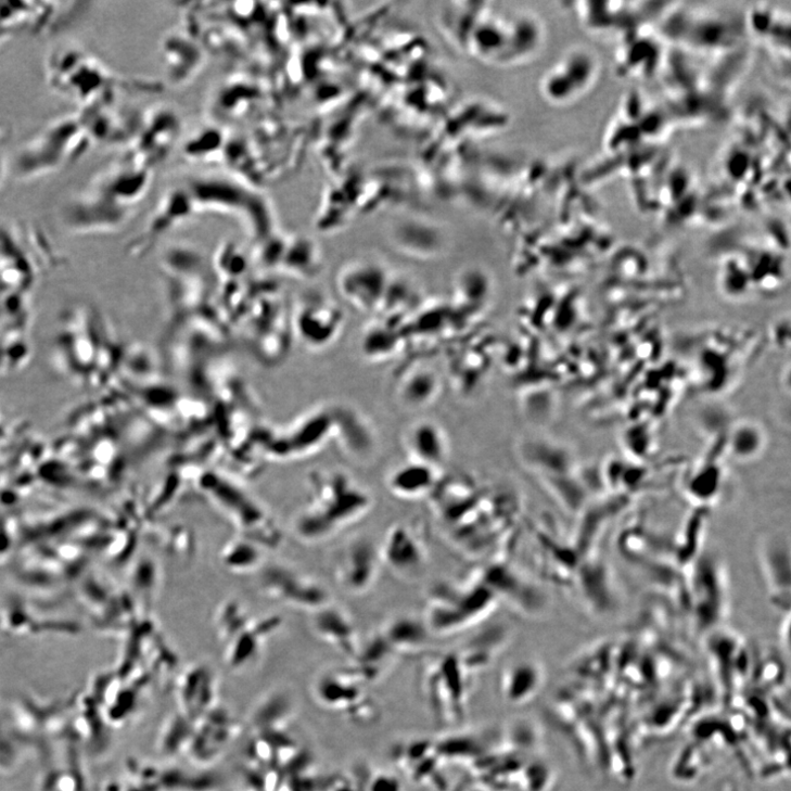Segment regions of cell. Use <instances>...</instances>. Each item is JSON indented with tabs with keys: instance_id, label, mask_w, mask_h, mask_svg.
<instances>
[{
	"instance_id": "cell-1",
	"label": "cell",
	"mask_w": 791,
	"mask_h": 791,
	"mask_svg": "<svg viewBox=\"0 0 791 791\" xmlns=\"http://www.w3.org/2000/svg\"><path fill=\"white\" fill-rule=\"evenodd\" d=\"M307 499L293 519L294 536L307 545L330 539L372 508L371 494L345 473L316 471L307 481Z\"/></svg>"
},
{
	"instance_id": "cell-2",
	"label": "cell",
	"mask_w": 791,
	"mask_h": 791,
	"mask_svg": "<svg viewBox=\"0 0 791 791\" xmlns=\"http://www.w3.org/2000/svg\"><path fill=\"white\" fill-rule=\"evenodd\" d=\"M499 601L483 584L438 583L429 590L423 621L432 636H451L484 622Z\"/></svg>"
},
{
	"instance_id": "cell-3",
	"label": "cell",
	"mask_w": 791,
	"mask_h": 791,
	"mask_svg": "<svg viewBox=\"0 0 791 791\" xmlns=\"http://www.w3.org/2000/svg\"><path fill=\"white\" fill-rule=\"evenodd\" d=\"M94 143L79 116L61 118L26 144L15 161L21 179L36 180L78 160Z\"/></svg>"
},
{
	"instance_id": "cell-4",
	"label": "cell",
	"mask_w": 791,
	"mask_h": 791,
	"mask_svg": "<svg viewBox=\"0 0 791 791\" xmlns=\"http://www.w3.org/2000/svg\"><path fill=\"white\" fill-rule=\"evenodd\" d=\"M197 485L242 538L264 549H273L280 543L278 527L266 509L226 475L214 471L203 473Z\"/></svg>"
},
{
	"instance_id": "cell-5",
	"label": "cell",
	"mask_w": 791,
	"mask_h": 791,
	"mask_svg": "<svg viewBox=\"0 0 791 791\" xmlns=\"http://www.w3.org/2000/svg\"><path fill=\"white\" fill-rule=\"evenodd\" d=\"M53 90L81 109L107 104L118 80L98 59L74 48L62 49L48 62Z\"/></svg>"
},
{
	"instance_id": "cell-6",
	"label": "cell",
	"mask_w": 791,
	"mask_h": 791,
	"mask_svg": "<svg viewBox=\"0 0 791 791\" xmlns=\"http://www.w3.org/2000/svg\"><path fill=\"white\" fill-rule=\"evenodd\" d=\"M281 626L282 620L276 614L254 617L241 602H224L217 610L215 627L225 647L227 666L241 672L254 664L264 645Z\"/></svg>"
},
{
	"instance_id": "cell-7",
	"label": "cell",
	"mask_w": 791,
	"mask_h": 791,
	"mask_svg": "<svg viewBox=\"0 0 791 791\" xmlns=\"http://www.w3.org/2000/svg\"><path fill=\"white\" fill-rule=\"evenodd\" d=\"M258 587L264 596L311 614L331 603L328 589L316 578L285 563L264 564Z\"/></svg>"
},
{
	"instance_id": "cell-8",
	"label": "cell",
	"mask_w": 791,
	"mask_h": 791,
	"mask_svg": "<svg viewBox=\"0 0 791 791\" xmlns=\"http://www.w3.org/2000/svg\"><path fill=\"white\" fill-rule=\"evenodd\" d=\"M128 213L129 207L92 184L63 206L61 221L69 232L76 234L104 233L122 227Z\"/></svg>"
},
{
	"instance_id": "cell-9",
	"label": "cell",
	"mask_w": 791,
	"mask_h": 791,
	"mask_svg": "<svg viewBox=\"0 0 791 791\" xmlns=\"http://www.w3.org/2000/svg\"><path fill=\"white\" fill-rule=\"evenodd\" d=\"M549 71L543 81L544 95L557 105H569L592 90L600 76V63L590 50L578 48Z\"/></svg>"
},
{
	"instance_id": "cell-10",
	"label": "cell",
	"mask_w": 791,
	"mask_h": 791,
	"mask_svg": "<svg viewBox=\"0 0 791 791\" xmlns=\"http://www.w3.org/2000/svg\"><path fill=\"white\" fill-rule=\"evenodd\" d=\"M382 564L380 546L368 536L352 538L333 561L336 584L349 595H363L377 584Z\"/></svg>"
},
{
	"instance_id": "cell-11",
	"label": "cell",
	"mask_w": 791,
	"mask_h": 791,
	"mask_svg": "<svg viewBox=\"0 0 791 791\" xmlns=\"http://www.w3.org/2000/svg\"><path fill=\"white\" fill-rule=\"evenodd\" d=\"M243 730V725L228 710L218 705L194 723L186 757L195 768L207 769L222 757Z\"/></svg>"
},
{
	"instance_id": "cell-12",
	"label": "cell",
	"mask_w": 791,
	"mask_h": 791,
	"mask_svg": "<svg viewBox=\"0 0 791 791\" xmlns=\"http://www.w3.org/2000/svg\"><path fill=\"white\" fill-rule=\"evenodd\" d=\"M392 278L384 266L375 260H356L341 269L336 289L350 306L363 312L382 308Z\"/></svg>"
},
{
	"instance_id": "cell-13",
	"label": "cell",
	"mask_w": 791,
	"mask_h": 791,
	"mask_svg": "<svg viewBox=\"0 0 791 791\" xmlns=\"http://www.w3.org/2000/svg\"><path fill=\"white\" fill-rule=\"evenodd\" d=\"M472 578L518 612L536 614L543 610L544 597L539 588L503 561H493Z\"/></svg>"
},
{
	"instance_id": "cell-14",
	"label": "cell",
	"mask_w": 791,
	"mask_h": 791,
	"mask_svg": "<svg viewBox=\"0 0 791 791\" xmlns=\"http://www.w3.org/2000/svg\"><path fill=\"white\" fill-rule=\"evenodd\" d=\"M342 324L340 309L321 294L305 295L295 308V332L307 348L322 349L332 344Z\"/></svg>"
},
{
	"instance_id": "cell-15",
	"label": "cell",
	"mask_w": 791,
	"mask_h": 791,
	"mask_svg": "<svg viewBox=\"0 0 791 791\" xmlns=\"http://www.w3.org/2000/svg\"><path fill=\"white\" fill-rule=\"evenodd\" d=\"M218 686V678L210 666L203 663L189 665L175 680L176 711L195 723L220 705Z\"/></svg>"
},
{
	"instance_id": "cell-16",
	"label": "cell",
	"mask_w": 791,
	"mask_h": 791,
	"mask_svg": "<svg viewBox=\"0 0 791 791\" xmlns=\"http://www.w3.org/2000/svg\"><path fill=\"white\" fill-rule=\"evenodd\" d=\"M382 564L404 579H416L428 565V552L422 539L407 523L390 527L381 546Z\"/></svg>"
},
{
	"instance_id": "cell-17",
	"label": "cell",
	"mask_w": 791,
	"mask_h": 791,
	"mask_svg": "<svg viewBox=\"0 0 791 791\" xmlns=\"http://www.w3.org/2000/svg\"><path fill=\"white\" fill-rule=\"evenodd\" d=\"M365 685L361 677L347 667L319 675L312 692L316 701L324 709L357 717L358 709L365 702Z\"/></svg>"
},
{
	"instance_id": "cell-18",
	"label": "cell",
	"mask_w": 791,
	"mask_h": 791,
	"mask_svg": "<svg viewBox=\"0 0 791 791\" xmlns=\"http://www.w3.org/2000/svg\"><path fill=\"white\" fill-rule=\"evenodd\" d=\"M136 774L141 784L154 791H219L221 787L220 779L207 769L145 765L138 767Z\"/></svg>"
},
{
	"instance_id": "cell-19",
	"label": "cell",
	"mask_w": 791,
	"mask_h": 791,
	"mask_svg": "<svg viewBox=\"0 0 791 791\" xmlns=\"http://www.w3.org/2000/svg\"><path fill=\"white\" fill-rule=\"evenodd\" d=\"M316 636L346 658L354 660L361 647L357 626L350 615L333 602L312 613Z\"/></svg>"
},
{
	"instance_id": "cell-20",
	"label": "cell",
	"mask_w": 791,
	"mask_h": 791,
	"mask_svg": "<svg viewBox=\"0 0 791 791\" xmlns=\"http://www.w3.org/2000/svg\"><path fill=\"white\" fill-rule=\"evenodd\" d=\"M409 461L439 470L449 458V439L442 426L430 420L413 423L406 432Z\"/></svg>"
},
{
	"instance_id": "cell-21",
	"label": "cell",
	"mask_w": 791,
	"mask_h": 791,
	"mask_svg": "<svg viewBox=\"0 0 791 791\" xmlns=\"http://www.w3.org/2000/svg\"><path fill=\"white\" fill-rule=\"evenodd\" d=\"M335 432L345 452L355 460L368 462L377 456L378 435L362 416L349 411L343 412L337 420L334 419Z\"/></svg>"
},
{
	"instance_id": "cell-22",
	"label": "cell",
	"mask_w": 791,
	"mask_h": 791,
	"mask_svg": "<svg viewBox=\"0 0 791 791\" xmlns=\"http://www.w3.org/2000/svg\"><path fill=\"white\" fill-rule=\"evenodd\" d=\"M53 4L0 2V43L25 29L42 31L55 13Z\"/></svg>"
},
{
	"instance_id": "cell-23",
	"label": "cell",
	"mask_w": 791,
	"mask_h": 791,
	"mask_svg": "<svg viewBox=\"0 0 791 791\" xmlns=\"http://www.w3.org/2000/svg\"><path fill=\"white\" fill-rule=\"evenodd\" d=\"M439 479H442L439 470L408 461L391 473L387 487L397 498L418 500L430 497Z\"/></svg>"
},
{
	"instance_id": "cell-24",
	"label": "cell",
	"mask_w": 791,
	"mask_h": 791,
	"mask_svg": "<svg viewBox=\"0 0 791 791\" xmlns=\"http://www.w3.org/2000/svg\"><path fill=\"white\" fill-rule=\"evenodd\" d=\"M294 717L291 697L284 691H275L261 698L250 717L252 735L290 730Z\"/></svg>"
},
{
	"instance_id": "cell-25",
	"label": "cell",
	"mask_w": 791,
	"mask_h": 791,
	"mask_svg": "<svg viewBox=\"0 0 791 791\" xmlns=\"http://www.w3.org/2000/svg\"><path fill=\"white\" fill-rule=\"evenodd\" d=\"M380 633L398 655L421 651L432 637L423 618L411 614L395 615Z\"/></svg>"
},
{
	"instance_id": "cell-26",
	"label": "cell",
	"mask_w": 791,
	"mask_h": 791,
	"mask_svg": "<svg viewBox=\"0 0 791 791\" xmlns=\"http://www.w3.org/2000/svg\"><path fill=\"white\" fill-rule=\"evenodd\" d=\"M398 654L387 643L381 633L361 645L349 666L365 682L378 680L396 661Z\"/></svg>"
},
{
	"instance_id": "cell-27",
	"label": "cell",
	"mask_w": 791,
	"mask_h": 791,
	"mask_svg": "<svg viewBox=\"0 0 791 791\" xmlns=\"http://www.w3.org/2000/svg\"><path fill=\"white\" fill-rule=\"evenodd\" d=\"M508 638V628L502 624H494L477 633L459 655L471 672L481 671L492 663Z\"/></svg>"
},
{
	"instance_id": "cell-28",
	"label": "cell",
	"mask_w": 791,
	"mask_h": 791,
	"mask_svg": "<svg viewBox=\"0 0 791 791\" xmlns=\"http://www.w3.org/2000/svg\"><path fill=\"white\" fill-rule=\"evenodd\" d=\"M194 731V723L176 711L162 725L156 748L162 756H186Z\"/></svg>"
},
{
	"instance_id": "cell-29",
	"label": "cell",
	"mask_w": 791,
	"mask_h": 791,
	"mask_svg": "<svg viewBox=\"0 0 791 791\" xmlns=\"http://www.w3.org/2000/svg\"><path fill=\"white\" fill-rule=\"evenodd\" d=\"M439 379L429 369H416L400 383L399 398L410 409L430 406L439 394Z\"/></svg>"
},
{
	"instance_id": "cell-30",
	"label": "cell",
	"mask_w": 791,
	"mask_h": 791,
	"mask_svg": "<svg viewBox=\"0 0 791 791\" xmlns=\"http://www.w3.org/2000/svg\"><path fill=\"white\" fill-rule=\"evenodd\" d=\"M264 549L254 541L239 537L222 549L220 559L230 572L244 574L260 570L264 564Z\"/></svg>"
},
{
	"instance_id": "cell-31",
	"label": "cell",
	"mask_w": 791,
	"mask_h": 791,
	"mask_svg": "<svg viewBox=\"0 0 791 791\" xmlns=\"http://www.w3.org/2000/svg\"><path fill=\"white\" fill-rule=\"evenodd\" d=\"M541 677L540 667L531 661H520L505 672L503 693L511 701L530 698L538 689Z\"/></svg>"
},
{
	"instance_id": "cell-32",
	"label": "cell",
	"mask_w": 791,
	"mask_h": 791,
	"mask_svg": "<svg viewBox=\"0 0 791 791\" xmlns=\"http://www.w3.org/2000/svg\"><path fill=\"white\" fill-rule=\"evenodd\" d=\"M456 292L461 307L475 310L485 306L489 301L492 283L484 272L469 270L459 277Z\"/></svg>"
},
{
	"instance_id": "cell-33",
	"label": "cell",
	"mask_w": 791,
	"mask_h": 791,
	"mask_svg": "<svg viewBox=\"0 0 791 791\" xmlns=\"http://www.w3.org/2000/svg\"><path fill=\"white\" fill-rule=\"evenodd\" d=\"M2 140H3V133H2V131H0V188L3 187L5 178H7V173H8V163L5 160V153L3 151V144H2L3 141Z\"/></svg>"
}]
</instances>
